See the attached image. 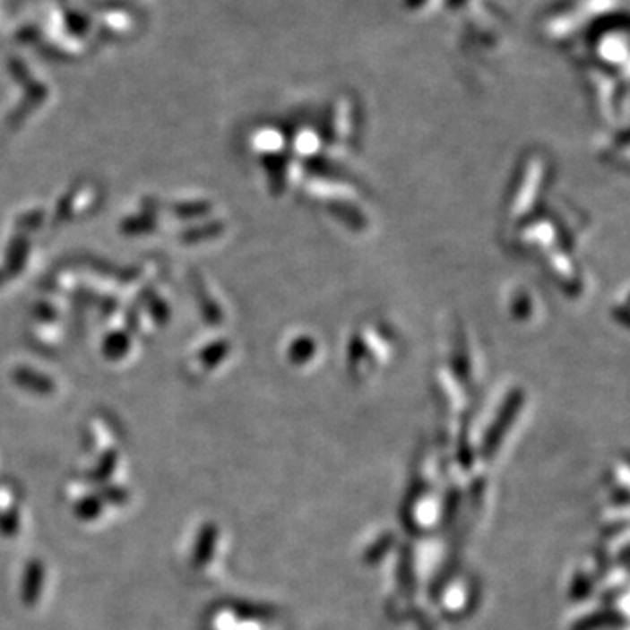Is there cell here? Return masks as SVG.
<instances>
[{
	"mask_svg": "<svg viewBox=\"0 0 630 630\" xmlns=\"http://www.w3.org/2000/svg\"><path fill=\"white\" fill-rule=\"evenodd\" d=\"M20 527V519L16 512H7L0 515V532L5 536H14Z\"/></svg>",
	"mask_w": 630,
	"mask_h": 630,
	"instance_id": "cell-5",
	"label": "cell"
},
{
	"mask_svg": "<svg viewBox=\"0 0 630 630\" xmlns=\"http://www.w3.org/2000/svg\"><path fill=\"white\" fill-rule=\"evenodd\" d=\"M42 582H44V567L39 560H32L30 564H27L23 587H22V597L27 606H34L38 602Z\"/></svg>",
	"mask_w": 630,
	"mask_h": 630,
	"instance_id": "cell-1",
	"label": "cell"
},
{
	"mask_svg": "<svg viewBox=\"0 0 630 630\" xmlns=\"http://www.w3.org/2000/svg\"><path fill=\"white\" fill-rule=\"evenodd\" d=\"M75 513L81 520H95L102 513V503L95 496L84 497V499H81L77 503Z\"/></svg>",
	"mask_w": 630,
	"mask_h": 630,
	"instance_id": "cell-3",
	"label": "cell"
},
{
	"mask_svg": "<svg viewBox=\"0 0 630 630\" xmlns=\"http://www.w3.org/2000/svg\"><path fill=\"white\" fill-rule=\"evenodd\" d=\"M216 539H218V529L212 523H207L198 536V541L194 545V552H193V565L194 567H203L211 557L214 554V547H216Z\"/></svg>",
	"mask_w": 630,
	"mask_h": 630,
	"instance_id": "cell-2",
	"label": "cell"
},
{
	"mask_svg": "<svg viewBox=\"0 0 630 630\" xmlns=\"http://www.w3.org/2000/svg\"><path fill=\"white\" fill-rule=\"evenodd\" d=\"M114 468H116V455H114V453H108V455L104 457L102 464L93 471L91 480H93V482H106V480L109 479V475L114 471Z\"/></svg>",
	"mask_w": 630,
	"mask_h": 630,
	"instance_id": "cell-4",
	"label": "cell"
}]
</instances>
